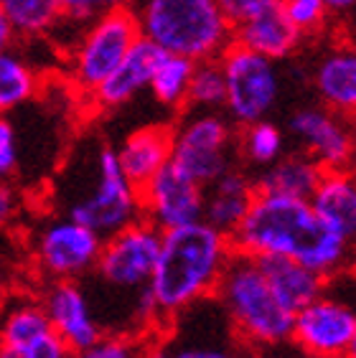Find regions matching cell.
<instances>
[{"instance_id":"1","label":"cell","mask_w":356,"mask_h":358,"mask_svg":"<svg viewBox=\"0 0 356 358\" xmlns=\"http://www.w3.org/2000/svg\"><path fill=\"white\" fill-rule=\"evenodd\" d=\"M232 249L247 257H285L331 280L354 262V241L315 214L308 201L254 196L247 216L229 234Z\"/></svg>"},{"instance_id":"2","label":"cell","mask_w":356,"mask_h":358,"mask_svg":"<svg viewBox=\"0 0 356 358\" xmlns=\"http://www.w3.org/2000/svg\"><path fill=\"white\" fill-rule=\"evenodd\" d=\"M232 255L229 236L204 221L163 231L158 262L145 287L160 331L196 303L214 297Z\"/></svg>"},{"instance_id":"3","label":"cell","mask_w":356,"mask_h":358,"mask_svg":"<svg viewBox=\"0 0 356 358\" xmlns=\"http://www.w3.org/2000/svg\"><path fill=\"white\" fill-rule=\"evenodd\" d=\"M214 300L224 310L232 331L257 356L290 345L295 315L275 297L254 257L234 252Z\"/></svg>"},{"instance_id":"4","label":"cell","mask_w":356,"mask_h":358,"mask_svg":"<svg viewBox=\"0 0 356 358\" xmlns=\"http://www.w3.org/2000/svg\"><path fill=\"white\" fill-rule=\"evenodd\" d=\"M128 8L140 38L163 54L209 62L232 43V28L217 0H128Z\"/></svg>"},{"instance_id":"5","label":"cell","mask_w":356,"mask_h":358,"mask_svg":"<svg viewBox=\"0 0 356 358\" xmlns=\"http://www.w3.org/2000/svg\"><path fill=\"white\" fill-rule=\"evenodd\" d=\"M137 38L140 31L128 6L115 8L82 26L67 43V71L71 87L89 96L115 71Z\"/></svg>"},{"instance_id":"6","label":"cell","mask_w":356,"mask_h":358,"mask_svg":"<svg viewBox=\"0 0 356 358\" xmlns=\"http://www.w3.org/2000/svg\"><path fill=\"white\" fill-rule=\"evenodd\" d=\"M234 124L221 112H193L173 127L171 163L199 186H209L234 168Z\"/></svg>"},{"instance_id":"7","label":"cell","mask_w":356,"mask_h":358,"mask_svg":"<svg viewBox=\"0 0 356 358\" xmlns=\"http://www.w3.org/2000/svg\"><path fill=\"white\" fill-rule=\"evenodd\" d=\"M219 66L224 74V110L229 122L247 127L267 120L280 94V76L275 62L232 41L219 54Z\"/></svg>"},{"instance_id":"8","label":"cell","mask_w":356,"mask_h":358,"mask_svg":"<svg viewBox=\"0 0 356 358\" xmlns=\"http://www.w3.org/2000/svg\"><path fill=\"white\" fill-rule=\"evenodd\" d=\"M69 216L92 229L102 239L143 219L140 191L123 173V168L117 163L115 148H110V145L100 148L95 186L84 199H79L69 208Z\"/></svg>"},{"instance_id":"9","label":"cell","mask_w":356,"mask_h":358,"mask_svg":"<svg viewBox=\"0 0 356 358\" xmlns=\"http://www.w3.org/2000/svg\"><path fill=\"white\" fill-rule=\"evenodd\" d=\"M168 358H260L232 331L219 303H196L160 331Z\"/></svg>"},{"instance_id":"10","label":"cell","mask_w":356,"mask_h":358,"mask_svg":"<svg viewBox=\"0 0 356 358\" xmlns=\"http://www.w3.org/2000/svg\"><path fill=\"white\" fill-rule=\"evenodd\" d=\"M160 236L163 231H158L145 219L120 229L117 234L102 241L95 272L107 287L140 295L151 282L160 252Z\"/></svg>"},{"instance_id":"11","label":"cell","mask_w":356,"mask_h":358,"mask_svg":"<svg viewBox=\"0 0 356 358\" xmlns=\"http://www.w3.org/2000/svg\"><path fill=\"white\" fill-rule=\"evenodd\" d=\"M102 236H97L92 229L74 221L71 216L46 221L34 239L36 267L46 277L54 280H79V277L95 272Z\"/></svg>"},{"instance_id":"12","label":"cell","mask_w":356,"mask_h":358,"mask_svg":"<svg viewBox=\"0 0 356 358\" xmlns=\"http://www.w3.org/2000/svg\"><path fill=\"white\" fill-rule=\"evenodd\" d=\"M356 331V310L329 289L295 313L290 345L310 358H343Z\"/></svg>"},{"instance_id":"13","label":"cell","mask_w":356,"mask_h":358,"mask_svg":"<svg viewBox=\"0 0 356 358\" xmlns=\"http://www.w3.org/2000/svg\"><path fill=\"white\" fill-rule=\"evenodd\" d=\"M290 132L323 171L356 168V127L349 117L329 107H303L290 117Z\"/></svg>"},{"instance_id":"14","label":"cell","mask_w":356,"mask_h":358,"mask_svg":"<svg viewBox=\"0 0 356 358\" xmlns=\"http://www.w3.org/2000/svg\"><path fill=\"white\" fill-rule=\"evenodd\" d=\"M140 208L158 231L189 227L204 219V186L168 163L140 188Z\"/></svg>"},{"instance_id":"15","label":"cell","mask_w":356,"mask_h":358,"mask_svg":"<svg viewBox=\"0 0 356 358\" xmlns=\"http://www.w3.org/2000/svg\"><path fill=\"white\" fill-rule=\"evenodd\" d=\"M46 310L51 331L62 338L71 348V353L82 351L89 343H95L102 336L100 320L95 315V308L74 280H54L48 282L43 295L39 297Z\"/></svg>"},{"instance_id":"16","label":"cell","mask_w":356,"mask_h":358,"mask_svg":"<svg viewBox=\"0 0 356 358\" xmlns=\"http://www.w3.org/2000/svg\"><path fill=\"white\" fill-rule=\"evenodd\" d=\"M160 56H163L160 48H156L145 38H137L135 46L128 51V56L115 66V71L87 96L92 107L100 112H110L130 104L140 92L148 90Z\"/></svg>"},{"instance_id":"17","label":"cell","mask_w":356,"mask_h":358,"mask_svg":"<svg viewBox=\"0 0 356 358\" xmlns=\"http://www.w3.org/2000/svg\"><path fill=\"white\" fill-rule=\"evenodd\" d=\"M171 148L173 124H145L117 145L115 155L128 180L140 191L160 168L171 163Z\"/></svg>"},{"instance_id":"18","label":"cell","mask_w":356,"mask_h":358,"mask_svg":"<svg viewBox=\"0 0 356 358\" xmlns=\"http://www.w3.org/2000/svg\"><path fill=\"white\" fill-rule=\"evenodd\" d=\"M254 196H257L254 180L240 168H229L204 188V219L201 221L229 236L247 216Z\"/></svg>"},{"instance_id":"19","label":"cell","mask_w":356,"mask_h":358,"mask_svg":"<svg viewBox=\"0 0 356 358\" xmlns=\"http://www.w3.org/2000/svg\"><path fill=\"white\" fill-rule=\"evenodd\" d=\"M308 203L334 231L356 244V168L323 171Z\"/></svg>"},{"instance_id":"20","label":"cell","mask_w":356,"mask_h":358,"mask_svg":"<svg viewBox=\"0 0 356 358\" xmlns=\"http://www.w3.org/2000/svg\"><path fill=\"white\" fill-rule=\"evenodd\" d=\"M313 84L323 107L356 120V48H336L323 56L313 71Z\"/></svg>"},{"instance_id":"21","label":"cell","mask_w":356,"mask_h":358,"mask_svg":"<svg viewBox=\"0 0 356 358\" xmlns=\"http://www.w3.org/2000/svg\"><path fill=\"white\" fill-rule=\"evenodd\" d=\"M267 285L290 313H298L326 292V277L285 257H254Z\"/></svg>"},{"instance_id":"22","label":"cell","mask_w":356,"mask_h":358,"mask_svg":"<svg viewBox=\"0 0 356 358\" xmlns=\"http://www.w3.org/2000/svg\"><path fill=\"white\" fill-rule=\"evenodd\" d=\"M323 176V168L308 152H290L262 168L254 180V193L260 196H280V199L308 201Z\"/></svg>"},{"instance_id":"23","label":"cell","mask_w":356,"mask_h":358,"mask_svg":"<svg viewBox=\"0 0 356 358\" xmlns=\"http://www.w3.org/2000/svg\"><path fill=\"white\" fill-rule=\"evenodd\" d=\"M301 38L303 34L285 18V13H282L280 8H275L270 13L260 15V18H254V21L232 31L234 43H240V46L249 48L254 54L265 56L270 62L288 59L295 48H298Z\"/></svg>"},{"instance_id":"24","label":"cell","mask_w":356,"mask_h":358,"mask_svg":"<svg viewBox=\"0 0 356 358\" xmlns=\"http://www.w3.org/2000/svg\"><path fill=\"white\" fill-rule=\"evenodd\" d=\"M41 90V74L26 56L8 48L0 54V117L28 104Z\"/></svg>"},{"instance_id":"25","label":"cell","mask_w":356,"mask_h":358,"mask_svg":"<svg viewBox=\"0 0 356 358\" xmlns=\"http://www.w3.org/2000/svg\"><path fill=\"white\" fill-rule=\"evenodd\" d=\"M0 10L13 34L23 38L54 36L62 26L56 0H0Z\"/></svg>"},{"instance_id":"26","label":"cell","mask_w":356,"mask_h":358,"mask_svg":"<svg viewBox=\"0 0 356 358\" xmlns=\"http://www.w3.org/2000/svg\"><path fill=\"white\" fill-rule=\"evenodd\" d=\"M193 64L196 62L184 59V56H173V54L160 56V62L156 64V71L151 76V84H148L153 99L160 107L176 112L186 110V96H189Z\"/></svg>"},{"instance_id":"27","label":"cell","mask_w":356,"mask_h":358,"mask_svg":"<svg viewBox=\"0 0 356 358\" xmlns=\"http://www.w3.org/2000/svg\"><path fill=\"white\" fill-rule=\"evenodd\" d=\"M226 102L224 74H221L219 59L193 64L189 96H186V110L193 112H221Z\"/></svg>"},{"instance_id":"28","label":"cell","mask_w":356,"mask_h":358,"mask_svg":"<svg viewBox=\"0 0 356 358\" xmlns=\"http://www.w3.org/2000/svg\"><path fill=\"white\" fill-rule=\"evenodd\" d=\"M237 152L245 155V160L249 166L267 168L273 166L275 160L282 158L285 152V138L278 124L260 120L242 127V138L237 140Z\"/></svg>"},{"instance_id":"29","label":"cell","mask_w":356,"mask_h":358,"mask_svg":"<svg viewBox=\"0 0 356 358\" xmlns=\"http://www.w3.org/2000/svg\"><path fill=\"white\" fill-rule=\"evenodd\" d=\"M148 338L140 333H102L71 358H143Z\"/></svg>"},{"instance_id":"30","label":"cell","mask_w":356,"mask_h":358,"mask_svg":"<svg viewBox=\"0 0 356 358\" xmlns=\"http://www.w3.org/2000/svg\"><path fill=\"white\" fill-rule=\"evenodd\" d=\"M71 348L54 331L23 341V343H0V358H71Z\"/></svg>"},{"instance_id":"31","label":"cell","mask_w":356,"mask_h":358,"mask_svg":"<svg viewBox=\"0 0 356 358\" xmlns=\"http://www.w3.org/2000/svg\"><path fill=\"white\" fill-rule=\"evenodd\" d=\"M56 6H59V15H62V26H71V31H79L100 15L128 6V0H56Z\"/></svg>"},{"instance_id":"32","label":"cell","mask_w":356,"mask_h":358,"mask_svg":"<svg viewBox=\"0 0 356 358\" xmlns=\"http://www.w3.org/2000/svg\"><path fill=\"white\" fill-rule=\"evenodd\" d=\"M280 10L301 34H315L329 15L323 0H280Z\"/></svg>"},{"instance_id":"33","label":"cell","mask_w":356,"mask_h":358,"mask_svg":"<svg viewBox=\"0 0 356 358\" xmlns=\"http://www.w3.org/2000/svg\"><path fill=\"white\" fill-rule=\"evenodd\" d=\"M221 15L226 18L229 28H240L245 23L270 13L275 8H280V0H217Z\"/></svg>"},{"instance_id":"34","label":"cell","mask_w":356,"mask_h":358,"mask_svg":"<svg viewBox=\"0 0 356 358\" xmlns=\"http://www.w3.org/2000/svg\"><path fill=\"white\" fill-rule=\"evenodd\" d=\"M18 166V140L13 124L0 117V180H8Z\"/></svg>"},{"instance_id":"35","label":"cell","mask_w":356,"mask_h":358,"mask_svg":"<svg viewBox=\"0 0 356 358\" xmlns=\"http://www.w3.org/2000/svg\"><path fill=\"white\" fill-rule=\"evenodd\" d=\"M21 206H23V199H21V193L15 191L13 183L0 180V229L11 227V224L18 219Z\"/></svg>"},{"instance_id":"36","label":"cell","mask_w":356,"mask_h":358,"mask_svg":"<svg viewBox=\"0 0 356 358\" xmlns=\"http://www.w3.org/2000/svg\"><path fill=\"white\" fill-rule=\"evenodd\" d=\"M143 358H168V351H165V343H163V336H160V333H158L156 338H148Z\"/></svg>"},{"instance_id":"37","label":"cell","mask_w":356,"mask_h":358,"mask_svg":"<svg viewBox=\"0 0 356 358\" xmlns=\"http://www.w3.org/2000/svg\"><path fill=\"white\" fill-rule=\"evenodd\" d=\"M13 28H11V23L6 21V15H3V10H0V54L3 51H8V48H13Z\"/></svg>"},{"instance_id":"38","label":"cell","mask_w":356,"mask_h":358,"mask_svg":"<svg viewBox=\"0 0 356 358\" xmlns=\"http://www.w3.org/2000/svg\"><path fill=\"white\" fill-rule=\"evenodd\" d=\"M326 3V8H329V13L334 10V13H343V10H349V8L356 6V0H323Z\"/></svg>"},{"instance_id":"39","label":"cell","mask_w":356,"mask_h":358,"mask_svg":"<svg viewBox=\"0 0 356 358\" xmlns=\"http://www.w3.org/2000/svg\"><path fill=\"white\" fill-rule=\"evenodd\" d=\"M260 358H310L306 356V353H301L298 348H293L290 353H282V348H278V351H267V353H260Z\"/></svg>"},{"instance_id":"40","label":"cell","mask_w":356,"mask_h":358,"mask_svg":"<svg viewBox=\"0 0 356 358\" xmlns=\"http://www.w3.org/2000/svg\"><path fill=\"white\" fill-rule=\"evenodd\" d=\"M343 358H356V331H354V338H351V343H349V351H346V356Z\"/></svg>"}]
</instances>
